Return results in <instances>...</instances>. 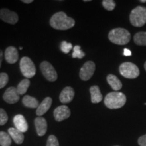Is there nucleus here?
Returning <instances> with one entry per match:
<instances>
[{"label": "nucleus", "mask_w": 146, "mask_h": 146, "mask_svg": "<svg viewBox=\"0 0 146 146\" xmlns=\"http://www.w3.org/2000/svg\"><path fill=\"white\" fill-rule=\"evenodd\" d=\"M50 26L56 30L66 31L72 28L75 25V21L68 17L64 12H58L50 18Z\"/></svg>", "instance_id": "obj_1"}, {"label": "nucleus", "mask_w": 146, "mask_h": 146, "mask_svg": "<svg viewBox=\"0 0 146 146\" xmlns=\"http://www.w3.org/2000/svg\"><path fill=\"white\" fill-rule=\"evenodd\" d=\"M127 98L125 95L121 92L114 91L109 93L106 95L104 99L106 106L109 109H119L126 104Z\"/></svg>", "instance_id": "obj_2"}, {"label": "nucleus", "mask_w": 146, "mask_h": 146, "mask_svg": "<svg viewBox=\"0 0 146 146\" xmlns=\"http://www.w3.org/2000/svg\"><path fill=\"white\" fill-rule=\"evenodd\" d=\"M109 40L116 45H124L127 44L131 40V34L127 29L116 28L111 30L108 34Z\"/></svg>", "instance_id": "obj_3"}, {"label": "nucleus", "mask_w": 146, "mask_h": 146, "mask_svg": "<svg viewBox=\"0 0 146 146\" xmlns=\"http://www.w3.org/2000/svg\"><path fill=\"white\" fill-rule=\"evenodd\" d=\"M130 22L134 27H143L146 23V8L137 6L131 11L130 14Z\"/></svg>", "instance_id": "obj_4"}, {"label": "nucleus", "mask_w": 146, "mask_h": 146, "mask_svg": "<svg viewBox=\"0 0 146 146\" xmlns=\"http://www.w3.org/2000/svg\"><path fill=\"white\" fill-rule=\"evenodd\" d=\"M20 69L23 75L27 78H31L35 75L36 67L31 58L24 56L20 62Z\"/></svg>", "instance_id": "obj_5"}, {"label": "nucleus", "mask_w": 146, "mask_h": 146, "mask_svg": "<svg viewBox=\"0 0 146 146\" xmlns=\"http://www.w3.org/2000/svg\"><path fill=\"white\" fill-rule=\"evenodd\" d=\"M120 74L127 78H135L139 75V70L137 66L132 62H124L119 67Z\"/></svg>", "instance_id": "obj_6"}, {"label": "nucleus", "mask_w": 146, "mask_h": 146, "mask_svg": "<svg viewBox=\"0 0 146 146\" xmlns=\"http://www.w3.org/2000/svg\"><path fill=\"white\" fill-rule=\"evenodd\" d=\"M40 69L43 73V75L47 81L54 82L57 80L58 73L54 67L49 62H42L40 64Z\"/></svg>", "instance_id": "obj_7"}, {"label": "nucleus", "mask_w": 146, "mask_h": 146, "mask_svg": "<svg viewBox=\"0 0 146 146\" xmlns=\"http://www.w3.org/2000/svg\"><path fill=\"white\" fill-rule=\"evenodd\" d=\"M96 70V64L94 62L87 61L83 65L79 72V76L83 81H88L94 75Z\"/></svg>", "instance_id": "obj_8"}, {"label": "nucleus", "mask_w": 146, "mask_h": 146, "mask_svg": "<svg viewBox=\"0 0 146 146\" xmlns=\"http://www.w3.org/2000/svg\"><path fill=\"white\" fill-rule=\"evenodd\" d=\"M0 20L10 25H15L18 21V16L15 12L9 9L1 8L0 9Z\"/></svg>", "instance_id": "obj_9"}, {"label": "nucleus", "mask_w": 146, "mask_h": 146, "mask_svg": "<svg viewBox=\"0 0 146 146\" xmlns=\"http://www.w3.org/2000/svg\"><path fill=\"white\" fill-rule=\"evenodd\" d=\"M3 99L6 103L10 104L18 102L20 100V95L18 94L17 89L14 87H8L3 95Z\"/></svg>", "instance_id": "obj_10"}, {"label": "nucleus", "mask_w": 146, "mask_h": 146, "mask_svg": "<svg viewBox=\"0 0 146 146\" xmlns=\"http://www.w3.org/2000/svg\"><path fill=\"white\" fill-rule=\"evenodd\" d=\"M54 116L56 121L62 122L70 117V110L67 106H60L54 110Z\"/></svg>", "instance_id": "obj_11"}, {"label": "nucleus", "mask_w": 146, "mask_h": 146, "mask_svg": "<svg viewBox=\"0 0 146 146\" xmlns=\"http://www.w3.org/2000/svg\"><path fill=\"white\" fill-rule=\"evenodd\" d=\"M4 57L5 61L8 64H15L19 58L17 49L14 46L8 47L5 50Z\"/></svg>", "instance_id": "obj_12"}, {"label": "nucleus", "mask_w": 146, "mask_h": 146, "mask_svg": "<svg viewBox=\"0 0 146 146\" xmlns=\"http://www.w3.org/2000/svg\"><path fill=\"white\" fill-rule=\"evenodd\" d=\"M13 123L16 129L22 133L27 132L28 130L29 125L26 119L22 114H17L13 118Z\"/></svg>", "instance_id": "obj_13"}, {"label": "nucleus", "mask_w": 146, "mask_h": 146, "mask_svg": "<svg viewBox=\"0 0 146 146\" xmlns=\"http://www.w3.org/2000/svg\"><path fill=\"white\" fill-rule=\"evenodd\" d=\"M74 97V91L71 87H66L60 94V101L62 104H68Z\"/></svg>", "instance_id": "obj_14"}, {"label": "nucleus", "mask_w": 146, "mask_h": 146, "mask_svg": "<svg viewBox=\"0 0 146 146\" xmlns=\"http://www.w3.org/2000/svg\"><path fill=\"white\" fill-rule=\"evenodd\" d=\"M35 125L36 131L37 135L40 137L45 135L47 130V123L44 118L39 117L35 119Z\"/></svg>", "instance_id": "obj_15"}, {"label": "nucleus", "mask_w": 146, "mask_h": 146, "mask_svg": "<svg viewBox=\"0 0 146 146\" xmlns=\"http://www.w3.org/2000/svg\"><path fill=\"white\" fill-rule=\"evenodd\" d=\"M52 104V99L50 97H47L44 100H43V102L40 104L39 106L36 108V114L38 116H41L43 114H45L47 111L49 110V109L50 108Z\"/></svg>", "instance_id": "obj_16"}, {"label": "nucleus", "mask_w": 146, "mask_h": 146, "mask_svg": "<svg viewBox=\"0 0 146 146\" xmlns=\"http://www.w3.org/2000/svg\"><path fill=\"white\" fill-rule=\"evenodd\" d=\"M8 133L12 139H13L16 144L20 145L23 143L25 137H24L23 133H22L21 131H18L16 128H10L8 129Z\"/></svg>", "instance_id": "obj_17"}, {"label": "nucleus", "mask_w": 146, "mask_h": 146, "mask_svg": "<svg viewBox=\"0 0 146 146\" xmlns=\"http://www.w3.org/2000/svg\"><path fill=\"white\" fill-rule=\"evenodd\" d=\"M91 94V100L93 104H98L102 100V94L100 91L99 87L97 85H94L89 89Z\"/></svg>", "instance_id": "obj_18"}, {"label": "nucleus", "mask_w": 146, "mask_h": 146, "mask_svg": "<svg viewBox=\"0 0 146 146\" xmlns=\"http://www.w3.org/2000/svg\"><path fill=\"white\" fill-rule=\"evenodd\" d=\"M107 81L111 87L114 89V91H118L123 87V84H122L121 81L118 79V77L112 74H110L108 75L107 78Z\"/></svg>", "instance_id": "obj_19"}, {"label": "nucleus", "mask_w": 146, "mask_h": 146, "mask_svg": "<svg viewBox=\"0 0 146 146\" xmlns=\"http://www.w3.org/2000/svg\"><path fill=\"white\" fill-rule=\"evenodd\" d=\"M23 104L25 106L31 108H37L39 106V101L34 97L30 96H25L23 98Z\"/></svg>", "instance_id": "obj_20"}, {"label": "nucleus", "mask_w": 146, "mask_h": 146, "mask_svg": "<svg viewBox=\"0 0 146 146\" xmlns=\"http://www.w3.org/2000/svg\"><path fill=\"white\" fill-rule=\"evenodd\" d=\"M31 82L29 78H25L18 83L17 87V91L19 95H24L27 91V89L30 86Z\"/></svg>", "instance_id": "obj_21"}, {"label": "nucleus", "mask_w": 146, "mask_h": 146, "mask_svg": "<svg viewBox=\"0 0 146 146\" xmlns=\"http://www.w3.org/2000/svg\"><path fill=\"white\" fill-rule=\"evenodd\" d=\"M134 42L136 45L146 46V32H139L135 35Z\"/></svg>", "instance_id": "obj_22"}, {"label": "nucleus", "mask_w": 146, "mask_h": 146, "mask_svg": "<svg viewBox=\"0 0 146 146\" xmlns=\"http://www.w3.org/2000/svg\"><path fill=\"white\" fill-rule=\"evenodd\" d=\"M12 144V138L8 133L0 131V145L10 146Z\"/></svg>", "instance_id": "obj_23"}, {"label": "nucleus", "mask_w": 146, "mask_h": 146, "mask_svg": "<svg viewBox=\"0 0 146 146\" xmlns=\"http://www.w3.org/2000/svg\"><path fill=\"white\" fill-rule=\"evenodd\" d=\"M85 56V54L83 51L81 50V46L79 45H76L73 48V52L72 56L73 58H78V59H81L84 56Z\"/></svg>", "instance_id": "obj_24"}, {"label": "nucleus", "mask_w": 146, "mask_h": 146, "mask_svg": "<svg viewBox=\"0 0 146 146\" xmlns=\"http://www.w3.org/2000/svg\"><path fill=\"white\" fill-rule=\"evenodd\" d=\"M102 5L108 11H112L116 7V3L113 0H103Z\"/></svg>", "instance_id": "obj_25"}, {"label": "nucleus", "mask_w": 146, "mask_h": 146, "mask_svg": "<svg viewBox=\"0 0 146 146\" xmlns=\"http://www.w3.org/2000/svg\"><path fill=\"white\" fill-rule=\"evenodd\" d=\"M72 49V45L70 43L63 41L60 43V50L64 54H68Z\"/></svg>", "instance_id": "obj_26"}, {"label": "nucleus", "mask_w": 146, "mask_h": 146, "mask_svg": "<svg viewBox=\"0 0 146 146\" xmlns=\"http://www.w3.org/2000/svg\"><path fill=\"white\" fill-rule=\"evenodd\" d=\"M9 81V76L5 72L0 73V89L4 87Z\"/></svg>", "instance_id": "obj_27"}, {"label": "nucleus", "mask_w": 146, "mask_h": 146, "mask_svg": "<svg viewBox=\"0 0 146 146\" xmlns=\"http://www.w3.org/2000/svg\"><path fill=\"white\" fill-rule=\"evenodd\" d=\"M46 146H59V141L54 135H51L47 139Z\"/></svg>", "instance_id": "obj_28"}, {"label": "nucleus", "mask_w": 146, "mask_h": 146, "mask_svg": "<svg viewBox=\"0 0 146 146\" xmlns=\"http://www.w3.org/2000/svg\"><path fill=\"white\" fill-rule=\"evenodd\" d=\"M8 120V116L4 110L0 108V126H3L6 124Z\"/></svg>", "instance_id": "obj_29"}, {"label": "nucleus", "mask_w": 146, "mask_h": 146, "mask_svg": "<svg viewBox=\"0 0 146 146\" xmlns=\"http://www.w3.org/2000/svg\"><path fill=\"white\" fill-rule=\"evenodd\" d=\"M138 144L139 146H146V135H144L138 139Z\"/></svg>", "instance_id": "obj_30"}, {"label": "nucleus", "mask_w": 146, "mask_h": 146, "mask_svg": "<svg viewBox=\"0 0 146 146\" xmlns=\"http://www.w3.org/2000/svg\"><path fill=\"white\" fill-rule=\"evenodd\" d=\"M123 54L125 55V56H131V54H131V52L129 50V49L125 48V50H124Z\"/></svg>", "instance_id": "obj_31"}, {"label": "nucleus", "mask_w": 146, "mask_h": 146, "mask_svg": "<svg viewBox=\"0 0 146 146\" xmlns=\"http://www.w3.org/2000/svg\"><path fill=\"white\" fill-rule=\"evenodd\" d=\"M2 60H3V52H2V50H0V68H1V63H2Z\"/></svg>", "instance_id": "obj_32"}, {"label": "nucleus", "mask_w": 146, "mask_h": 146, "mask_svg": "<svg viewBox=\"0 0 146 146\" xmlns=\"http://www.w3.org/2000/svg\"><path fill=\"white\" fill-rule=\"evenodd\" d=\"M22 2H23L25 3H27V4H28V3H31L33 2V0H22Z\"/></svg>", "instance_id": "obj_33"}, {"label": "nucleus", "mask_w": 146, "mask_h": 146, "mask_svg": "<svg viewBox=\"0 0 146 146\" xmlns=\"http://www.w3.org/2000/svg\"><path fill=\"white\" fill-rule=\"evenodd\" d=\"M140 2L145 3V2H146V0H141V1H140Z\"/></svg>", "instance_id": "obj_34"}, {"label": "nucleus", "mask_w": 146, "mask_h": 146, "mask_svg": "<svg viewBox=\"0 0 146 146\" xmlns=\"http://www.w3.org/2000/svg\"><path fill=\"white\" fill-rule=\"evenodd\" d=\"M144 68H145V70H146V62H145V64H144Z\"/></svg>", "instance_id": "obj_35"}, {"label": "nucleus", "mask_w": 146, "mask_h": 146, "mask_svg": "<svg viewBox=\"0 0 146 146\" xmlns=\"http://www.w3.org/2000/svg\"><path fill=\"white\" fill-rule=\"evenodd\" d=\"M19 49H20V50H23V47H20Z\"/></svg>", "instance_id": "obj_36"}]
</instances>
